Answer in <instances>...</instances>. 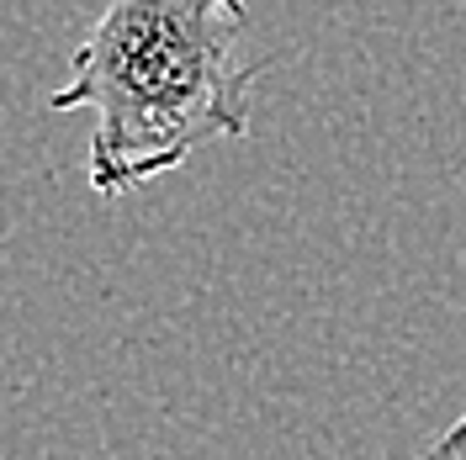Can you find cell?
<instances>
[{"mask_svg": "<svg viewBox=\"0 0 466 460\" xmlns=\"http://www.w3.org/2000/svg\"><path fill=\"white\" fill-rule=\"evenodd\" d=\"M244 37V0H112L90 22L48 112L96 116L86 159L96 196L144 191L197 148L249 133L260 64Z\"/></svg>", "mask_w": 466, "mask_h": 460, "instance_id": "6da1fadb", "label": "cell"}, {"mask_svg": "<svg viewBox=\"0 0 466 460\" xmlns=\"http://www.w3.org/2000/svg\"><path fill=\"white\" fill-rule=\"evenodd\" d=\"M419 460H466V413H461V418H456L445 434H440V439H435V445H430Z\"/></svg>", "mask_w": 466, "mask_h": 460, "instance_id": "7a4b0ae2", "label": "cell"}]
</instances>
